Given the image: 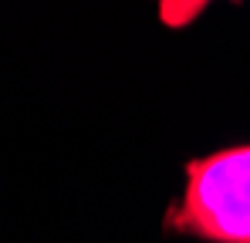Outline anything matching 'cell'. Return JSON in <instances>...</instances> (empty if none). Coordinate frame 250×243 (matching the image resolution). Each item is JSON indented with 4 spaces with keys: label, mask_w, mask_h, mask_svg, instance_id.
I'll use <instances>...</instances> for the list:
<instances>
[{
    "label": "cell",
    "mask_w": 250,
    "mask_h": 243,
    "mask_svg": "<svg viewBox=\"0 0 250 243\" xmlns=\"http://www.w3.org/2000/svg\"><path fill=\"white\" fill-rule=\"evenodd\" d=\"M166 223L209 243H250V145L189 162L183 200Z\"/></svg>",
    "instance_id": "obj_1"
},
{
    "label": "cell",
    "mask_w": 250,
    "mask_h": 243,
    "mask_svg": "<svg viewBox=\"0 0 250 243\" xmlns=\"http://www.w3.org/2000/svg\"><path fill=\"white\" fill-rule=\"evenodd\" d=\"M213 0H159V20L166 27H186L193 24Z\"/></svg>",
    "instance_id": "obj_2"
}]
</instances>
